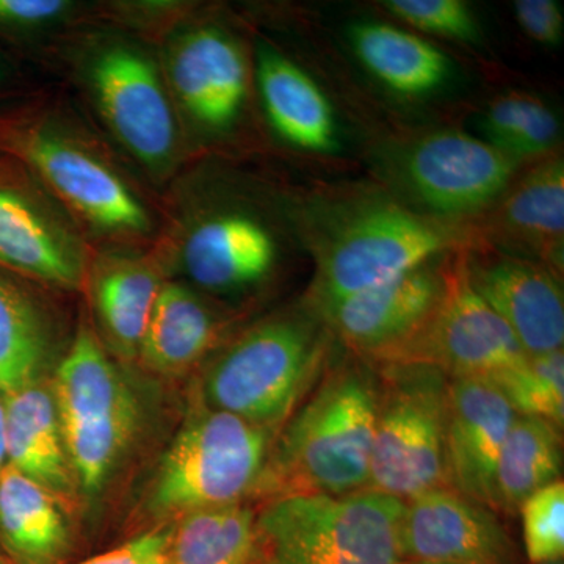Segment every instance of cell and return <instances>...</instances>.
Masks as SVG:
<instances>
[{
  "label": "cell",
  "mask_w": 564,
  "mask_h": 564,
  "mask_svg": "<svg viewBox=\"0 0 564 564\" xmlns=\"http://www.w3.org/2000/svg\"><path fill=\"white\" fill-rule=\"evenodd\" d=\"M163 285L154 256L117 248L91 254L84 288L99 339L126 361L139 356L144 329Z\"/></svg>",
  "instance_id": "19"
},
{
  "label": "cell",
  "mask_w": 564,
  "mask_h": 564,
  "mask_svg": "<svg viewBox=\"0 0 564 564\" xmlns=\"http://www.w3.org/2000/svg\"><path fill=\"white\" fill-rule=\"evenodd\" d=\"M516 162L485 140L443 131L423 137L406 158L415 195L436 214L463 217L491 206L510 187Z\"/></svg>",
  "instance_id": "14"
},
{
  "label": "cell",
  "mask_w": 564,
  "mask_h": 564,
  "mask_svg": "<svg viewBox=\"0 0 564 564\" xmlns=\"http://www.w3.org/2000/svg\"><path fill=\"white\" fill-rule=\"evenodd\" d=\"M85 82L118 143L148 172L165 176L180 158L181 131L158 63L139 44L107 40L85 63Z\"/></svg>",
  "instance_id": "9"
},
{
  "label": "cell",
  "mask_w": 564,
  "mask_h": 564,
  "mask_svg": "<svg viewBox=\"0 0 564 564\" xmlns=\"http://www.w3.org/2000/svg\"><path fill=\"white\" fill-rule=\"evenodd\" d=\"M518 417L489 378L448 381L445 469L455 491L494 511V477L505 440Z\"/></svg>",
  "instance_id": "17"
},
{
  "label": "cell",
  "mask_w": 564,
  "mask_h": 564,
  "mask_svg": "<svg viewBox=\"0 0 564 564\" xmlns=\"http://www.w3.org/2000/svg\"><path fill=\"white\" fill-rule=\"evenodd\" d=\"M258 82L267 117L282 139L304 151L336 150L339 140L332 104L306 70L262 44Z\"/></svg>",
  "instance_id": "22"
},
{
  "label": "cell",
  "mask_w": 564,
  "mask_h": 564,
  "mask_svg": "<svg viewBox=\"0 0 564 564\" xmlns=\"http://www.w3.org/2000/svg\"><path fill=\"white\" fill-rule=\"evenodd\" d=\"M333 339L307 306L254 323L206 367L204 404L280 433L325 372Z\"/></svg>",
  "instance_id": "3"
},
{
  "label": "cell",
  "mask_w": 564,
  "mask_h": 564,
  "mask_svg": "<svg viewBox=\"0 0 564 564\" xmlns=\"http://www.w3.org/2000/svg\"><path fill=\"white\" fill-rule=\"evenodd\" d=\"M443 291L444 265L430 262L313 313L352 355L384 364L421 332Z\"/></svg>",
  "instance_id": "12"
},
{
  "label": "cell",
  "mask_w": 564,
  "mask_h": 564,
  "mask_svg": "<svg viewBox=\"0 0 564 564\" xmlns=\"http://www.w3.org/2000/svg\"><path fill=\"white\" fill-rule=\"evenodd\" d=\"M254 552L256 511L237 503L174 521L165 564H252Z\"/></svg>",
  "instance_id": "28"
},
{
  "label": "cell",
  "mask_w": 564,
  "mask_h": 564,
  "mask_svg": "<svg viewBox=\"0 0 564 564\" xmlns=\"http://www.w3.org/2000/svg\"><path fill=\"white\" fill-rule=\"evenodd\" d=\"M563 437L558 426L518 415L505 440L494 477V511L514 514L532 494L560 480Z\"/></svg>",
  "instance_id": "27"
},
{
  "label": "cell",
  "mask_w": 564,
  "mask_h": 564,
  "mask_svg": "<svg viewBox=\"0 0 564 564\" xmlns=\"http://www.w3.org/2000/svg\"><path fill=\"white\" fill-rule=\"evenodd\" d=\"M494 232L503 242L536 256L534 261L562 269L564 166L562 159L540 163L508 187L494 215Z\"/></svg>",
  "instance_id": "24"
},
{
  "label": "cell",
  "mask_w": 564,
  "mask_h": 564,
  "mask_svg": "<svg viewBox=\"0 0 564 564\" xmlns=\"http://www.w3.org/2000/svg\"><path fill=\"white\" fill-rule=\"evenodd\" d=\"M163 77L173 101L206 131L231 128L247 99L243 52L214 25L187 28L172 36Z\"/></svg>",
  "instance_id": "15"
},
{
  "label": "cell",
  "mask_w": 564,
  "mask_h": 564,
  "mask_svg": "<svg viewBox=\"0 0 564 564\" xmlns=\"http://www.w3.org/2000/svg\"><path fill=\"white\" fill-rule=\"evenodd\" d=\"M375 369L378 403L367 488L404 502L448 486L445 430L451 378L429 364H378Z\"/></svg>",
  "instance_id": "7"
},
{
  "label": "cell",
  "mask_w": 564,
  "mask_h": 564,
  "mask_svg": "<svg viewBox=\"0 0 564 564\" xmlns=\"http://www.w3.org/2000/svg\"><path fill=\"white\" fill-rule=\"evenodd\" d=\"M525 551L534 564L555 563L564 554V486L558 480L532 494L519 508Z\"/></svg>",
  "instance_id": "31"
},
{
  "label": "cell",
  "mask_w": 564,
  "mask_h": 564,
  "mask_svg": "<svg viewBox=\"0 0 564 564\" xmlns=\"http://www.w3.org/2000/svg\"><path fill=\"white\" fill-rule=\"evenodd\" d=\"M173 525L174 521L163 522L147 532L137 534L111 551L90 556L82 562L66 564H165Z\"/></svg>",
  "instance_id": "34"
},
{
  "label": "cell",
  "mask_w": 564,
  "mask_h": 564,
  "mask_svg": "<svg viewBox=\"0 0 564 564\" xmlns=\"http://www.w3.org/2000/svg\"><path fill=\"white\" fill-rule=\"evenodd\" d=\"M514 413L544 419L562 429L564 421L563 350L527 356L525 361L489 378Z\"/></svg>",
  "instance_id": "30"
},
{
  "label": "cell",
  "mask_w": 564,
  "mask_h": 564,
  "mask_svg": "<svg viewBox=\"0 0 564 564\" xmlns=\"http://www.w3.org/2000/svg\"><path fill=\"white\" fill-rule=\"evenodd\" d=\"M384 6L419 31L463 41L478 36L473 10L462 0H388Z\"/></svg>",
  "instance_id": "32"
},
{
  "label": "cell",
  "mask_w": 564,
  "mask_h": 564,
  "mask_svg": "<svg viewBox=\"0 0 564 564\" xmlns=\"http://www.w3.org/2000/svg\"><path fill=\"white\" fill-rule=\"evenodd\" d=\"M9 66H7L6 61H3L2 57H0V87H2L3 84H6V80L9 79Z\"/></svg>",
  "instance_id": "37"
},
{
  "label": "cell",
  "mask_w": 564,
  "mask_h": 564,
  "mask_svg": "<svg viewBox=\"0 0 564 564\" xmlns=\"http://www.w3.org/2000/svg\"><path fill=\"white\" fill-rule=\"evenodd\" d=\"M7 466V441H6V406L3 397L0 395V474Z\"/></svg>",
  "instance_id": "36"
},
{
  "label": "cell",
  "mask_w": 564,
  "mask_h": 564,
  "mask_svg": "<svg viewBox=\"0 0 564 564\" xmlns=\"http://www.w3.org/2000/svg\"><path fill=\"white\" fill-rule=\"evenodd\" d=\"M0 154L24 165L79 223L117 242L150 236V210L101 144L41 107L0 111Z\"/></svg>",
  "instance_id": "2"
},
{
  "label": "cell",
  "mask_w": 564,
  "mask_h": 564,
  "mask_svg": "<svg viewBox=\"0 0 564 564\" xmlns=\"http://www.w3.org/2000/svg\"><path fill=\"white\" fill-rule=\"evenodd\" d=\"M403 503L370 488L267 500L256 513L252 564H403Z\"/></svg>",
  "instance_id": "4"
},
{
  "label": "cell",
  "mask_w": 564,
  "mask_h": 564,
  "mask_svg": "<svg viewBox=\"0 0 564 564\" xmlns=\"http://www.w3.org/2000/svg\"><path fill=\"white\" fill-rule=\"evenodd\" d=\"M0 541L17 564H66L73 551L62 500L10 464L0 474Z\"/></svg>",
  "instance_id": "25"
},
{
  "label": "cell",
  "mask_w": 564,
  "mask_h": 564,
  "mask_svg": "<svg viewBox=\"0 0 564 564\" xmlns=\"http://www.w3.org/2000/svg\"><path fill=\"white\" fill-rule=\"evenodd\" d=\"M399 547L403 562L514 564V545L496 511L451 486L404 500Z\"/></svg>",
  "instance_id": "13"
},
{
  "label": "cell",
  "mask_w": 564,
  "mask_h": 564,
  "mask_svg": "<svg viewBox=\"0 0 564 564\" xmlns=\"http://www.w3.org/2000/svg\"><path fill=\"white\" fill-rule=\"evenodd\" d=\"M359 61L386 87L404 96H423L443 87L451 62L429 41L383 22H359L350 32Z\"/></svg>",
  "instance_id": "26"
},
{
  "label": "cell",
  "mask_w": 564,
  "mask_h": 564,
  "mask_svg": "<svg viewBox=\"0 0 564 564\" xmlns=\"http://www.w3.org/2000/svg\"><path fill=\"white\" fill-rule=\"evenodd\" d=\"M403 564H447V563H432V562H403Z\"/></svg>",
  "instance_id": "38"
},
{
  "label": "cell",
  "mask_w": 564,
  "mask_h": 564,
  "mask_svg": "<svg viewBox=\"0 0 564 564\" xmlns=\"http://www.w3.org/2000/svg\"><path fill=\"white\" fill-rule=\"evenodd\" d=\"M177 262L204 291H243L272 272L276 242L261 221L242 212L204 215L181 234Z\"/></svg>",
  "instance_id": "18"
},
{
  "label": "cell",
  "mask_w": 564,
  "mask_h": 564,
  "mask_svg": "<svg viewBox=\"0 0 564 564\" xmlns=\"http://www.w3.org/2000/svg\"><path fill=\"white\" fill-rule=\"evenodd\" d=\"M344 220L318 247L306 303L314 313L458 251L462 243L456 229L392 203L364 206Z\"/></svg>",
  "instance_id": "8"
},
{
  "label": "cell",
  "mask_w": 564,
  "mask_h": 564,
  "mask_svg": "<svg viewBox=\"0 0 564 564\" xmlns=\"http://www.w3.org/2000/svg\"><path fill=\"white\" fill-rule=\"evenodd\" d=\"M51 389L77 488L98 496L139 434V395L87 323L57 362Z\"/></svg>",
  "instance_id": "5"
},
{
  "label": "cell",
  "mask_w": 564,
  "mask_h": 564,
  "mask_svg": "<svg viewBox=\"0 0 564 564\" xmlns=\"http://www.w3.org/2000/svg\"><path fill=\"white\" fill-rule=\"evenodd\" d=\"M68 0H0V35L24 36L44 31L73 13Z\"/></svg>",
  "instance_id": "33"
},
{
  "label": "cell",
  "mask_w": 564,
  "mask_h": 564,
  "mask_svg": "<svg viewBox=\"0 0 564 564\" xmlns=\"http://www.w3.org/2000/svg\"><path fill=\"white\" fill-rule=\"evenodd\" d=\"M278 432L204 404L162 456L148 508L166 522L254 496Z\"/></svg>",
  "instance_id": "6"
},
{
  "label": "cell",
  "mask_w": 564,
  "mask_h": 564,
  "mask_svg": "<svg viewBox=\"0 0 564 564\" xmlns=\"http://www.w3.org/2000/svg\"><path fill=\"white\" fill-rule=\"evenodd\" d=\"M527 356L507 323L474 291L466 251L459 250L444 263L443 296L432 317L384 364H429L448 378H492Z\"/></svg>",
  "instance_id": "11"
},
{
  "label": "cell",
  "mask_w": 564,
  "mask_h": 564,
  "mask_svg": "<svg viewBox=\"0 0 564 564\" xmlns=\"http://www.w3.org/2000/svg\"><path fill=\"white\" fill-rule=\"evenodd\" d=\"M352 355V352H351ZM378 375L352 355L328 364L274 437L254 496H344L369 486Z\"/></svg>",
  "instance_id": "1"
},
{
  "label": "cell",
  "mask_w": 564,
  "mask_h": 564,
  "mask_svg": "<svg viewBox=\"0 0 564 564\" xmlns=\"http://www.w3.org/2000/svg\"><path fill=\"white\" fill-rule=\"evenodd\" d=\"M486 143L508 158L545 154L558 139L556 117L538 99L524 95L505 96L486 110L481 120Z\"/></svg>",
  "instance_id": "29"
},
{
  "label": "cell",
  "mask_w": 564,
  "mask_h": 564,
  "mask_svg": "<svg viewBox=\"0 0 564 564\" xmlns=\"http://www.w3.org/2000/svg\"><path fill=\"white\" fill-rule=\"evenodd\" d=\"M474 291L499 315L529 356L563 350L562 285L544 263L505 252L466 251Z\"/></svg>",
  "instance_id": "16"
},
{
  "label": "cell",
  "mask_w": 564,
  "mask_h": 564,
  "mask_svg": "<svg viewBox=\"0 0 564 564\" xmlns=\"http://www.w3.org/2000/svg\"><path fill=\"white\" fill-rule=\"evenodd\" d=\"M223 329L221 315L202 295L181 282H163L137 359L151 372L180 377L217 348Z\"/></svg>",
  "instance_id": "21"
},
{
  "label": "cell",
  "mask_w": 564,
  "mask_h": 564,
  "mask_svg": "<svg viewBox=\"0 0 564 564\" xmlns=\"http://www.w3.org/2000/svg\"><path fill=\"white\" fill-rule=\"evenodd\" d=\"M7 464L65 500L79 492L51 384L35 381L7 393Z\"/></svg>",
  "instance_id": "20"
},
{
  "label": "cell",
  "mask_w": 564,
  "mask_h": 564,
  "mask_svg": "<svg viewBox=\"0 0 564 564\" xmlns=\"http://www.w3.org/2000/svg\"><path fill=\"white\" fill-rule=\"evenodd\" d=\"M516 20L538 43L558 44L563 35L562 7L554 0H518Z\"/></svg>",
  "instance_id": "35"
},
{
  "label": "cell",
  "mask_w": 564,
  "mask_h": 564,
  "mask_svg": "<svg viewBox=\"0 0 564 564\" xmlns=\"http://www.w3.org/2000/svg\"><path fill=\"white\" fill-rule=\"evenodd\" d=\"M32 284L0 267V395L44 380L57 351V323Z\"/></svg>",
  "instance_id": "23"
},
{
  "label": "cell",
  "mask_w": 564,
  "mask_h": 564,
  "mask_svg": "<svg viewBox=\"0 0 564 564\" xmlns=\"http://www.w3.org/2000/svg\"><path fill=\"white\" fill-rule=\"evenodd\" d=\"M90 258L79 223L24 165L0 154V267L36 284L77 291Z\"/></svg>",
  "instance_id": "10"
}]
</instances>
